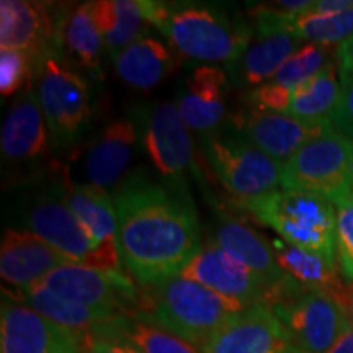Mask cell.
<instances>
[{
	"mask_svg": "<svg viewBox=\"0 0 353 353\" xmlns=\"http://www.w3.org/2000/svg\"><path fill=\"white\" fill-rule=\"evenodd\" d=\"M121 263L144 288L179 276L201 249L200 226L185 190L131 175L113 195Z\"/></svg>",
	"mask_w": 353,
	"mask_h": 353,
	"instance_id": "obj_1",
	"label": "cell"
},
{
	"mask_svg": "<svg viewBox=\"0 0 353 353\" xmlns=\"http://www.w3.org/2000/svg\"><path fill=\"white\" fill-rule=\"evenodd\" d=\"M144 10L180 54L201 63L236 64L252 38L249 20L232 19L216 6L144 0Z\"/></svg>",
	"mask_w": 353,
	"mask_h": 353,
	"instance_id": "obj_2",
	"label": "cell"
},
{
	"mask_svg": "<svg viewBox=\"0 0 353 353\" xmlns=\"http://www.w3.org/2000/svg\"><path fill=\"white\" fill-rule=\"evenodd\" d=\"M249 306L221 296L196 281L175 276L164 283L145 288L144 314L159 325L198 348L205 347L213 335Z\"/></svg>",
	"mask_w": 353,
	"mask_h": 353,
	"instance_id": "obj_3",
	"label": "cell"
},
{
	"mask_svg": "<svg viewBox=\"0 0 353 353\" xmlns=\"http://www.w3.org/2000/svg\"><path fill=\"white\" fill-rule=\"evenodd\" d=\"M242 205L260 223L280 234V239L337 262V210L327 198L281 188Z\"/></svg>",
	"mask_w": 353,
	"mask_h": 353,
	"instance_id": "obj_4",
	"label": "cell"
},
{
	"mask_svg": "<svg viewBox=\"0 0 353 353\" xmlns=\"http://www.w3.org/2000/svg\"><path fill=\"white\" fill-rule=\"evenodd\" d=\"M203 151L223 187L242 203L268 195L281 187L283 164L244 136L213 132L203 139Z\"/></svg>",
	"mask_w": 353,
	"mask_h": 353,
	"instance_id": "obj_5",
	"label": "cell"
},
{
	"mask_svg": "<svg viewBox=\"0 0 353 353\" xmlns=\"http://www.w3.org/2000/svg\"><path fill=\"white\" fill-rule=\"evenodd\" d=\"M281 188L327 198L334 205L350 192V139L325 132L283 164Z\"/></svg>",
	"mask_w": 353,
	"mask_h": 353,
	"instance_id": "obj_6",
	"label": "cell"
},
{
	"mask_svg": "<svg viewBox=\"0 0 353 353\" xmlns=\"http://www.w3.org/2000/svg\"><path fill=\"white\" fill-rule=\"evenodd\" d=\"M38 95L52 144L59 149L76 144L92 120L90 90L81 74L50 56L39 70Z\"/></svg>",
	"mask_w": 353,
	"mask_h": 353,
	"instance_id": "obj_7",
	"label": "cell"
},
{
	"mask_svg": "<svg viewBox=\"0 0 353 353\" xmlns=\"http://www.w3.org/2000/svg\"><path fill=\"white\" fill-rule=\"evenodd\" d=\"M30 229L48 242L65 262L105 272H121V259L97 249L65 201L63 187L37 196L28 213Z\"/></svg>",
	"mask_w": 353,
	"mask_h": 353,
	"instance_id": "obj_8",
	"label": "cell"
},
{
	"mask_svg": "<svg viewBox=\"0 0 353 353\" xmlns=\"http://www.w3.org/2000/svg\"><path fill=\"white\" fill-rule=\"evenodd\" d=\"M39 285L57 296L112 316L138 314L143 309V293L123 272L64 263L54 268Z\"/></svg>",
	"mask_w": 353,
	"mask_h": 353,
	"instance_id": "obj_9",
	"label": "cell"
},
{
	"mask_svg": "<svg viewBox=\"0 0 353 353\" xmlns=\"http://www.w3.org/2000/svg\"><path fill=\"white\" fill-rule=\"evenodd\" d=\"M272 311L288 332L294 353H325L348 319L337 299L306 288L278 303Z\"/></svg>",
	"mask_w": 353,
	"mask_h": 353,
	"instance_id": "obj_10",
	"label": "cell"
},
{
	"mask_svg": "<svg viewBox=\"0 0 353 353\" xmlns=\"http://www.w3.org/2000/svg\"><path fill=\"white\" fill-rule=\"evenodd\" d=\"M252 38L232 74L241 83L259 87L270 82L286 61L299 50V39L285 23V15L272 6L252 10Z\"/></svg>",
	"mask_w": 353,
	"mask_h": 353,
	"instance_id": "obj_11",
	"label": "cell"
},
{
	"mask_svg": "<svg viewBox=\"0 0 353 353\" xmlns=\"http://www.w3.org/2000/svg\"><path fill=\"white\" fill-rule=\"evenodd\" d=\"M85 334L61 327L28 304L3 299L0 353H79L85 350Z\"/></svg>",
	"mask_w": 353,
	"mask_h": 353,
	"instance_id": "obj_12",
	"label": "cell"
},
{
	"mask_svg": "<svg viewBox=\"0 0 353 353\" xmlns=\"http://www.w3.org/2000/svg\"><path fill=\"white\" fill-rule=\"evenodd\" d=\"M179 276L196 281L245 306H272L273 290L244 263L216 244L203 245Z\"/></svg>",
	"mask_w": 353,
	"mask_h": 353,
	"instance_id": "obj_13",
	"label": "cell"
},
{
	"mask_svg": "<svg viewBox=\"0 0 353 353\" xmlns=\"http://www.w3.org/2000/svg\"><path fill=\"white\" fill-rule=\"evenodd\" d=\"M143 144L159 174L170 187L183 190L193 162V141L175 103H157L143 113Z\"/></svg>",
	"mask_w": 353,
	"mask_h": 353,
	"instance_id": "obj_14",
	"label": "cell"
},
{
	"mask_svg": "<svg viewBox=\"0 0 353 353\" xmlns=\"http://www.w3.org/2000/svg\"><path fill=\"white\" fill-rule=\"evenodd\" d=\"M63 20L56 26L50 6L32 0L0 2V46L21 51L32 57L38 72L44 61L59 52V33Z\"/></svg>",
	"mask_w": 353,
	"mask_h": 353,
	"instance_id": "obj_15",
	"label": "cell"
},
{
	"mask_svg": "<svg viewBox=\"0 0 353 353\" xmlns=\"http://www.w3.org/2000/svg\"><path fill=\"white\" fill-rule=\"evenodd\" d=\"M236 126L244 132V138L280 164H285L307 143L334 130L330 121H304L288 113L262 112L257 108L237 114Z\"/></svg>",
	"mask_w": 353,
	"mask_h": 353,
	"instance_id": "obj_16",
	"label": "cell"
},
{
	"mask_svg": "<svg viewBox=\"0 0 353 353\" xmlns=\"http://www.w3.org/2000/svg\"><path fill=\"white\" fill-rule=\"evenodd\" d=\"M203 353H294L288 332L267 306H252L219 329Z\"/></svg>",
	"mask_w": 353,
	"mask_h": 353,
	"instance_id": "obj_17",
	"label": "cell"
},
{
	"mask_svg": "<svg viewBox=\"0 0 353 353\" xmlns=\"http://www.w3.org/2000/svg\"><path fill=\"white\" fill-rule=\"evenodd\" d=\"M65 262L61 254L33 231L8 228L0 247V275L15 291L41 283L54 268Z\"/></svg>",
	"mask_w": 353,
	"mask_h": 353,
	"instance_id": "obj_18",
	"label": "cell"
},
{
	"mask_svg": "<svg viewBox=\"0 0 353 353\" xmlns=\"http://www.w3.org/2000/svg\"><path fill=\"white\" fill-rule=\"evenodd\" d=\"M226 92L228 77L223 69L200 65L193 70L176 100V108L188 130L213 134L226 114Z\"/></svg>",
	"mask_w": 353,
	"mask_h": 353,
	"instance_id": "obj_19",
	"label": "cell"
},
{
	"mask_svg": "<svg viewBox=\"0 0 353 353\" xmlns=\"http://www.w3.org/2000/svg\"><path fill=\"white\" fill-rule=\"evenodd\" d=\"M50 138L39 95L30 90L13 103L3 120L2 156L12 164H33L48 154Z\"/></svg>",
	"mask_w": 353,
	"mask_h": 353,
	"instance_id": "obj_20",
	"label": "cell"
},
{
	"mask_svg": "<svg viewBox=\"0 0 353 353\" xmlns=\"http://www.w3.org/2000/svg\"><path fill=\"white\" fill-rule=\"evenodd\" d=\"M216 244L224 249L229 255L244 263L254 273L273 290L272 306L278 303L285 288H288L293 280L278 267L275 254H273L272 244L265 237L260 236L257 231L247 226L239 219L224 218L219 223L216 231Z\"/></svg>",
	"mask_w": 353,
	"mask_h": 353,
	"instance_id": "obj_21",
	"label": "cell"
},
{
	"mask_svg": "<svg viewBox=\"0 0 353 353\" xmlns=\"http://www.w3.org/2000/svg\"><path fill=\"white\" fill-rule=\"evenodd\" d=\"M138 131L131 120H118L108 125L88 145L83 159L87 185L105 190L117 187L134 156Z\"/></svg>",
	"mask_w": 353,
	"mask_h": 353,
	"instance_id": "obj_22",
	"label": "cell"
},
{
	"mask_svg": "<svg viewBox=\"0 0 353 353\" xmlns=\"http://www.w3.org/2000/svg\"><path fill=\"white\" fill-rule=\"evenodd\" d=\"M65 201L72 210L83 231L88 234L97 249L101 252L117 255L118 249V224L117 208L113 198L105 190L95 188L87 183H70L63 187Z\"/></svg>",
	"mask_w": 353,
	"mask_h": 353,
	"instance_id": "obj_23",
	"label": "cell"
},
{
	"mask_svg": "<svg viewBox=\"0 0 353 353\" xmlns=\"http://www.w3.org/2000/svg\"><path fill=\"white\" fill-rule=\"evenodd\" d=\"M90 335L120 342L138 353H203L144 314L114 316Z\"/></svg>",
	"mask_w": 353,
	"mask_h": 353,
	"instance_id": "obj_24",
	"label": "cell"
},
{
	"mask_svg": "<svg viewBox=\"0 0 353 353\" xmlns=\"http://www.w3.org/2000/svg\"><path fill=\"white\" fill-rule=\"evenodd\" d=\"M273 254L278 267L294 280L299 286L306 290L324 291L341 301L345 293L347 285H343L337 273V262L325 257V255L311 252L301 247L291 245L283 239H273Z\"/></svg>",
	"mask_w": 353,
	"mask_h": 353,
	"instance_id": "obj_25",
	"label": "cell"
},
{
	"mask_svg": "<svg viewBox=\"0 0 353 353\" xmlns=\"http://www.w3.org/2000/svg\"><path fill=\"white\" fill-rule=\"evenodd\" d=\"M114 69L128 85L138 90H151L165 81L174 70L170 51L152 37H144L113 54Z\"/></svg>",
	"mask_w": 353,
	"mask_h": 353,
	"instance_id": "obj_26",
	"label": "cell"
},
{
	"mask_svg": "<svg viewBox=\"0 0 353 353\" xmlns=\"http://www.w3.org/2000/svg\"><path fill=\"white\" fill-rule=\"evenodd\" d=\"M92 3V13L99 25L105 46L113 54L144 38L149 20L144 0H99Z\"/></svg>",
	"mask_w": 353,
	"mask_h": 353,
	"instance_id": "obj_27",
	"label": "cell"
},
{
	"mask_svg": "<svg viewBox=\"0 0 353 353\" xmlns=\"http://www.w3.org/2000/svg\"><path fill=\"white\" fill-rule=\"evenodd\" d=\"M339 77V68L332 61L319 74L291 90L286 113L304 121H330L342 99Z\"/></svg>",
	"mask_w": 353,
	"mask_h": 353,
	"instance_id": "obj_28",
	"label": "cell"
},
{
	"mask_svg": "<svg viewBox=\"0 0 353 353\" xmlns=\"http://www.w3.org/2000/svg\"><path fill=\"white\" fill-rule=\"evenodd\" d=\"M19 293V299L32 306L39 314L61 325V327L72 330V332L90 335L97 327L112 319L108 312L95 311V309L81 306V304L69 301V299L57 296L43 285H34Z\"/></svg>",
	"mask_w": 353,
	"mask_h": 353,
	"instance_id": "obj_29",
	"label": "cell"
},
{
	"mask_svg": "<svg viewBox=\"0 0 353 353\" xmlns=\"http://www.w3.org/2000/svg\"><path fill=\"white\" fill-rule=\"evenodd\" d=\"M64 46L69 56L83 69L100 72L101 51L105 41L92 13V3H82L63 20L59 33V48Z\"/></svg>",
	"mask_w": 353,
	"mask_h": 353,
	"instance_id": "obj_30",
	"label": "cell"
},
{
	"mask_svg": "<svg viewBox=\"0 0 353 353\" xmlns=\"http://www.w3.org/2000/svg\"><path fill=\"white\" fill-rule=\"evenodd\" d=\"M283 15L286 26L301 41L307 39L309 43L332 46L342 44L353 34V8L342 13H319L311 8L301 15Z\"/></svg>",
	"mask_w": 353,
	"mask_h": 353,
	"instance_id": "obj_31",
	"label": "cell"
},
{
	"mask_svg": "<svg viewBox=\"0 0 353 353\" xmlns=\"http://www.w3.org/2000/svg\"><path fill=\"white\" fill-rule=\"evenodd\" d=\"M334 61V51L330 46H324V44L317 43H307L294 52L286 63L281 65L278 70L276 76L272 79L270 82L281 85L285 88H296L301 85L303 82L309 81L319 74L325 65Z\"/></svg>",
	"mask_w": 353,
	"mask_h": 353,
	"instance_id": "obj_32",
	"label": "cell"
},
{
	"mask_svg": "<svg viewBox=\"0 0 353 353\" xmlns=\"http://www.w3.org/2000/svg\"><path fill=\"white\" fill-rule=\"evenodd\" d=\"M337 228H335V254L343 280L353 283V193L335 203Z\"/></svg>",
	"mask_w": 353,
	"mask_h": 353,
	"instance_id": "obj_33",
	"label": "cell"
},
{
	"mask_svg": "<svg viewBox=\"0 0 353 353\" xmlns=\"http://www.w3.org/2000/svg\"><path fill=\"white\" fill-rule=\"evenodd\" d=\"M37 65L32 57L21 51L2 50L0 51V92L2 97H10L28 85Z\"/></svg>",
	"mask_w": 353,
	"mask_h": 353,
	"instance_id": "obj_34",
	"label": "cell"
},
{
	"mask_svg": "<svg viewBox=\"0 0 353 353\" xmlns=\"http://www.w3.org/2000/svg\"><path fill=\"white\" fill-rule=\"evenodd\" d=\"M291 90L273 82H267L263 85L255 87L249 95L247 101L252 105V108L262 110V112L286 113L290 107Z\"/></svg>",
	"mask_w": 353,
	"mask_h": 353,
	"instance_id": "obj_35",
	"label": "cell"
},
{
	"mask_svg": "<svg viewBox=\"0 0 353 353\" xmlns=\"http://www.w3.org/2000/svg\"><path fill=\"white\" fill-rule=\"evenodd\" d=\"M330 123L335 131L353 141V81L342 85V99L330 118Z\"/></svg>",
	"mask_w": 353,
	"mask_h": 353,
	"instance_id": "obj_36",
	"label": "cell"
},
{
	"mask_svg": "<svg viewBox=\"0 0 353 353\" xmlns=\"http://www.w3.org/2000/svg\"><path fill=\"white\" fill-rule=\"evenodd\" d=\"M337 63L341 82L348 83L353 81V34L347 41L339 44L337 48Z\"/></svg>",
	"mask_w": 353,
	"mask_h": 353,
	"instance_id": "obj_37",
	"label": "cell"
},
{
	"mask_svg": "<svg viewBox=\"0 0 353 353\" xmlns=\"http://www.w3.org/2000/svg\"><path fill=\"white\" fill-rule=\"evenodd\" d=\"M83 353H138L132 350L131 347L123 345L120 342L108 341V339L94 337V335H87L85 350Z\"/></svg>",
	"mask_w": 353,
	"mask_h": 353,
	"instance_id": "obj_38",
	"label": "cell"
},
{
	"mask_svg": "<svg viewBox=\"0 0 353 353\" xmlns=\"http://www.w3.org/2000/svg\"><path fill=\"white\" fill-rule=\"evenodd\" d=\"M325 353H353V324L347 319L341 335Z\"/></svg>",
	"mask_w": 353,
	"mask_h": 353,
	"instance_id": "obj_39",
	"label": "cell"
},
{
	"mask_svg": "<svg viewBox=\"0 0 353 353\" xmlns=\"http://www.w3.org/2000/svg\"><path fill=\"white\" fill-rule=\"evenodd\" d=\"M272 7L278 12L288 13V15H301L304 12H309L314 7L312 0H285V2L272 3Z\"/></svg>",
	"mask_w": 353,
	"mask_h": 353,
	"instance_id": "obj_40",
	"label": "cell"
},
{
	"mask_svg": "<svg viewBox=\"0 0 353 353\" xmlns=\"http://www.w3.org/2000/svg\"><path fill=\"white\" fill-rule=\"evenodd\" d=\"M353 8V0H317L312 10L319 13H342Z\"/></svg>",
	"mask_w": 353,
	"mask_h": 353,
	"instance_id": "obj_41",
	"label": "cell"
},
{
	"mask_svg": "<svg viewBox=\"0 0 353 353\" xmlns=\"http://www.w3.org/2000/svg\"><path fill=\"white\" fill-rule=\"evenodd\" d=\"M339 304H341V306L343 307V311H345L348 321H350L353 324V283L347 285L345 293H343V296L341 298Z\"/></svg>",
	"mask_w": 353,
	"mask_h": 353,
	"instance_id": "obj_42",
	"label": "cell"
},
{
	"mask_svg": "<svg viewBox=\"0 0 353 353\" xmlns=\"http://www.w3.org/2000/svg\"><path fill=\"white\" fill-rule=\"evenodd\" d=\"M350 192L353 193V141H350Z\"/></svg>",
	"mask_w": 353,
	"mask_h": 353,
	"instance_id": "obj_43",
	"label": "cell"
},
{
	"mask_svg": "<svg viewBox=\"0 0 353 353\" xmlns=\"http://www.w3.org/2000/svg\"><path fill=\"white\" fill-rule=\"evenodd\" d=\"M79 353H83V352H79Z\"/></svg>",
	"mask_w": 353,
	"mask_h": 353,
	"instance_id": "obj_44",
	"label": "cell"
}]
</instances>
